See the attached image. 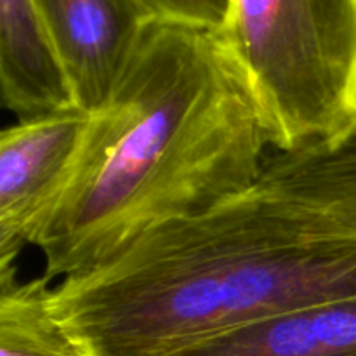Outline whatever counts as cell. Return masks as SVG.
I'll return each mask as SVG.
<instances>
[{
  "mask_svg": "<svg viewBox=\"0 0 356 356\" xmlns=\"http://www.w3.org/2000/svg\"><path fill=\"white\" fill-rule=\"evenodd\" d=\"M356 298V125L271 152L252 184L52 285L83 356H177L229 330Z\"/></svg>",
  "mask_w": 356,
  "mask_h": 356,
  "instance_id": "cell-1",
  "label": "cell"
},
{
  "mask_svg": "<svg viewBox=\"0 0 356 356\" xmlns=\"http://www.w3.org/2000/svg\"><path fill=\"white\" fill-rule=\"evenodd\" d=\"M268 149L263 110L219 35L152 24L108 103L90 113L35 245L42 277L92 270L146 233L216 207L256 181Z\"/></svg>",
  "mask_w": 356,
  "mask_h": 356,
  "instance_id": "cell-2",
  "label": "cell"
},
{
  "mask_svg": "<svg viewBox=\"0 0 356 356\" xmlns=\"http://www.w3.org/2000/svg\"><path fill=\"white\" fill-rule=\"evenodd\" d=\"M216 33L242 68L275 152L356 125V0H229Z\"/></svg>",
  "mask_w": 356,
  "mask_h": 356,
  "instance_id": "cell-3",
  "label": "cell"
},
{
  "mask_svg": "<svg viewBox=\"0 0 356 356\" xmlns=\"http://www.w3.org/2000/svg\"><path fill=\"white\" fill-rule=\"evenodd\" d=\"M90 113L68 110L17 120L0 134V289L16 261L37 245L75 163Z\"/></svg>",
  "mask_w": 356,
  "mask_h": 356,
  "instance_id": "cell-4",
  "label": "cell"
},
{
  "mask_svg": "<svg viewBox=\"0 0 356 356\" xmlns=\"http://www.w3.org/2000/svg\"><path fill=\"white\" fill-rule=\"evenodd\" d=\"M72 83L76 108H103L155 24L139 0H35Z\"/></svg>",
  "mask_w": 356,
  "mask_h": 356,
  "instance_id": "cell-5",
  "label": "cell"
},
{
  "mask_svg": "<svg viewBox=\"0 0 356 356\" xmlns=\"http://www.w3.org/2000/svg\"><path fill=\"white\" fill-rule=\"evenodd\" d=\"M0 90L17 120L79 110L35 0H0Z\"/></svg>",
  "mask_w": 356,
  "mask_h": 356,
  "instance_id": "cell-6",
  "label": "cell"
},
{
  "mask_svg": "<svg viewBox=\"0 0 356 356\" xmlns=\"http://www.w3.org/2000/svg\"><path fill=\"white\" fill-rule=\"evenodd\" d=\"M177 356H356V298L271 316Z\"/></svg>",
  "mask_w": 356,
  "mask_h": 356,
  "instance_id": "cell-7",
  "label": "cell"
},
{
  "mask_svg": "<svg viewBox=\"0 0 356 356\" xmlns=\"http://www.w3.org/2000/svg\"><path fill=\"white\" fill-rule=\"evenodd\" d=\"M45 277L0 289V356H83L51 306Z\"/></svg>",
  "mask_w": 356,
  "mask_h": 356,
  "instance_id": "cell-8",
  "label": "cell"
},
{
  "mask_svg": "<svg viewBox=\"0 0 356 356\" xmlns=\"http://www.w3.org/2000/svg\"><path fill=\"white\" fill-rule=\"evenodd\" d=\"M159 24L219 31L228 16L229 0H139Z\"/></svg>",
  "mask_w": 356,
  "mask_h": 356,
  "instance_id": "cell-9",
  "label": "cell"
}]
</instances>
